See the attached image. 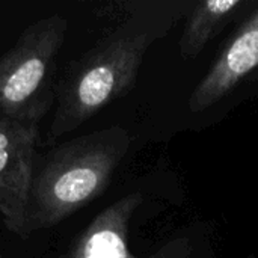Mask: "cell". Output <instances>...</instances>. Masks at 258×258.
Listing matches in <instances>:
<instances>
[{
	"mask_svg": "<svg viewBox=\"0 0 258 258\" xmlns=\"http://www.w3.org/2000/svg\"><path fill=\"white\" fill-rule=\"evenodd\" d=\"M156 30L127 23L103 38L63 77L57 91L48 142L74 132L122 95L135 82Z\"/></svg>",
	"mask_w": 258,
	"mask_h": 258,
	"instance_id": "2",
	"label": "cell"
},
{
	"mask_svg": "<svg viewBox=\"0 0 258 258\" xmlns=\"http://www.w3.org/2000/svg\"><path fill=\"white\" fill-rule=\"evenodd\" d=\"M142 204L141 194H130L104 209L76 240L68 258H139L128 249V225ZM187 240H174L148 258H189Z\"/></svg>",
	"mask_w": 258,
	"mask_h": 258,
	"instance_id": "5",
	"label": "cell"
},
{
	"mask_svg": "<svg viewBox=\"0 0 258 258\" xmlns=\"http://www.w3.org/2000/svg\"><path fill=\"white\" fill-rule=\"evenodd\" d=\"M39 124L0 112V216L15 236H27V206L35 174Z\"/></svg>",
	"mask_w": 258,
	"mask_h": 258,
	"instance_id": "4",
	"label": "cell"
},
{
	"mask_svg": "<svg viewBox=\"0 0 258 258\" xmlns=\"http://www.w3.org/2000/svg\"><path fill=\"white\" fill-rule=\"evenodd\" d=\"M128 147L127 130L110 127L79 136L44 156L32 180L27 236L57 225L98 198Z\"/></svg>",
	"mask_w": 258,
	"mask_h": 258,
	"instance_id": "1",
	"label": "cell"
},
{
	"mask_svg": "<svg viewBox=\"0 0 258 258\" xmlns=\"http://www.w3.org/2000/svg\"><path fill=\"white\" fill-rule=\"evenodd\" d=\"M68 21L53 14L29 24L17 42L0 56V112L36 122L56 98V60Z\"/></svg>",
	"mask_w": 258,
	"mask_h": 258,
	"instance_id": "3",
	"label": "cell"
},
{
	"mask_svg": "<svg viewBox=\"0 0 258 258\" xmlns=\"http://www.w3.org/2000/svg\"><path fill=\"white\" fill-rule=\"evenodd\" d=\"M0 258H3V257H2V255H0Z\"/></svg>",
	"mask_w": 258,
	"mask_h": 258,
	"instance_id": "8",
	"label": "cell"
},
{
	"mask_svg": "<svg viewBox=\"0 0 258 258\" xmlns=\"http://www.w3.org/2000/svg\"><path fill=\"white\" fill-rule=\"evenodd\" d=\"M242 6H245L242 0H207L198 3L187 18L180 41L181 54L186 57L198 54Z\"/></svg>",
	"mask_w": 258,
	"mask_h": 258,
	"instance_id": "7",
	"label": "cell"
},
{
	"mask_svg": "<svg viewBox=\"0 0 258 258\" xmlns=\"http://www.w3.org/2000/svg\"><path fill=\"white\" fill-rule=\"evenodd\" d=\"M258 67V11L225 47L207 76L194 89L189 109L203 112L216 104Z\"/></svg>",
	"mask_w": 258,
	"mask_h": 258,
	"instance_id": "6",
	"label": "cell"
}]
</instances>
